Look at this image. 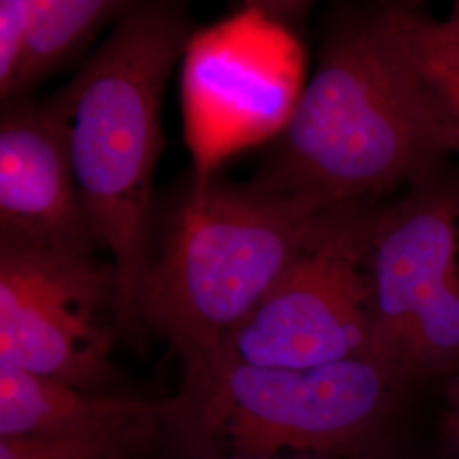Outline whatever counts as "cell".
Wrapping results in <instances>:
<instances>
[{
  "mask_svg": "<svg viewBox=\"0 0 459 459\" xmlns=\"http://www.w3.org/2000/svg\"><path fill=\"white\" fill-rule=\"evenodd\" d=\"M449 150L390 4L349 7L328 22L315 74L250 184L337 208L426 181Z\"/></svg>",
  "mask_w": 459,
  "mask_h": 459,
  "instance_id": "cell-1",
  "label": "cell"
},
{
  "mask_svg": "<svg viewBox=\"0 0 459 459\" xmlns=\"http://www.w3.org/2000/svg\"><path fill=\"white\" fill-rule=\"evenodd\" d=\"M191 36L181 2H132L48 102L62 116L83 213L113 255L116 332H125L150 261L153 176L165 85Z\"/></svg>",
  "mask_w": 459,
  "mask_h": 459,
  "instance_id": "cell-2",
  "label": "cell"
},
{
  "mask_svg": "<svg viewBox=\"0 0 459 459\" xmlns=\"http://www.w3.org/2000/svg\"><path fill=\"white\" fill-rule=\"evenodd\" d=\"M330 210L250 182H199L150 257L123 333L159 335L184 371L213 359L310 246Z\"/></svg>",
  "mask_w": 459,
  "mask_h": 459,
  "instance_id": "cell-3",
  "label": "cell"
},
{
  "mask_svg": "<svg viewBox=\"0 0 459 459\" xmlns=\"http://www.w3.org/2000/svg\"><path fill=\"white\" fill-rule=\"evenodd\" d=\"M398 379L371 358L290 369L213 359L184 371L169 443L186 458L276 459L282 451L359 458Z\"/></svg>",
  "mask_w": 459,
  "mask_h": 459,
  "instance_id": "cell-4",
  "label": "cell"
},
{
  "mask_svg": "<svg viewBox=\"0 0 459 459\" xmlns=\"http://www.w3.org/2000/svg\"><path fill=\"white\" fill-rule=\"evenodd\" d=\"M371 359L398 383L459 362V195L419 182L377 213L366 259Z\"/></svg>",
  "mask_w": 459,
  "mask_h": 459,
  "instance_id": "cell-5",
  "label": "cell"
},
{
  "mask_svg": "<svg viewBox=\"0 0 459 459\" xmlns=\"http://www.w3.org/2000/svg\"><path fill=\"white\" fill-rule=\"evenodd\" d=\"M377 218L359 201L330 210L310 246L230 332L213 359L305 369L371 358L366 259Z\"/></svg>",
  "mask_w": 459,
  "mask_h": 459,
  "instance_id": "cell-6",
  "label": "cell"
},
{
  "mask_svg": "<svg viewBox=\"0 0 459 459\" xmlns=\"http://www.w3.org/2000/svg\"><path fill=\"white\" fill-rule=\"evenodd\" d=\"M113 264L94 252L0 244V364L89 394H128L111 361Z\"/></svg>",
  "mask_w": 459,
  "mask_h": 459,
  "instance_id": "cell-7",
  "label": "cell"
},
{
  "mask_svg": "<svg viewBox=\"0 0 459 459\" xmlns=\"http://www.w3.org/2000/svg\"><path fill=\"white\" fill-rule=\"evenodd\" d=\"M0 244L94 250L62 116L16 99L0 115Z\"/></svg>",
  "mask_w": 459,
  "mask_h": 459,
  "instance_id": "cell-8",
  "label": "cell"
},
{
  "mask_svg": "<svg viewBox=\"0 0 459 459\" xmlns=\"http://www.w3.org/2000/svg\"><path fill=\"white\" fill-rule=\"evenodd\" d=\"M172 419V396L143 400L133 394H89L0 364V439L157 430L169 441Z\"/></svg>",
  "mask_w": 459,
  "mask_h": 459,
  "instance_id": "cell-9",
  "label": "cell"
},
{
  "mask_svg": "<svg viewBox=\"0 0 459 459\" xmlns=\"http://www.w3.org/2000/svg\"><path fill=\"white\" fill-rule=\"evenodd\" d=\"M130 5L132 2L119 0H31L26 48L11 100L28 98L34 85L70 60L106 22L116 21Z\"/></svg>",
  "mask_w": 459,
  "mask_h": 459,
  "instance_id": "cell-10",
  "label": "cell"
},
{
  "mask_svg": "<svg viewBox=\"0 0 459 459\" xmlns=\"http://www.w3.org/2000/svg\"><path fill=\"white\" fill-rule=\"evenodd\" d=\"M415 75L459 152V24L436 21L415 5L390 4Z\"/></svg>",
  "mask_w": 459,
  "mask_h": 459,
  "instance_id": "cell-11",
  "label": "cell"
},
{
  "mask_svg": "<svg viewBox=\"0 0 459 459\" xmlns=\"http://www.w3.org/2000/svg\"><path fill=\"white\" fill-rule=\"evenodd\" d=\"M167 439L157 430H102L56 437L0 439V459H115L134 456Z\"/></svg>",
  "mask_w": 459,
  "mask_h": 459,
  "instance_id": "cell-12",
  "label": "cell"
},
{
  "mask_svg": "<svg viewBox=\"0 0 459 459\" xmlns=\"http://www.w3.org/2000/svg\"><path fill=\"white\" fill-rule=\"evenodd\" d=\"M31 0H0V99L14 96L17 75L26 48Z\"/></svg>",
  "mask_w": 459,
  "mask_h": 459,
  "instance_id": "cell-13",
  "label": "cell"
},
{
  "mask_svg": "<svg viewBox=\"0 0 459 459\" xmlns=\"http://www.w3.org/2000/svg\"><path fill=\"white\" fill-rule=\"evenodd\" d=\"M446 434L449 436L451 443L455 444L459 453V385L451 396V405L446 415Z\"/></svg>",
  "mask_w": 459,
  "mask_h": 459,
  "instance_id": "cell-14",
  "label": "cell"
},
{
  "mask_svg": "<svg viewBox=\"0 0 459 459\" xmlns=\"http://www.w3.org/2000/svg\"><path fill=\"white\" fill-rule=\"evenodd\" d=\"M210 459H248V458H235V456H218V458ZM296 459H332V456H320V455H315V456H307V458H296Z\"/></svg>",
  "mask_w": 459,
  "mask_h": 459,
  "instance_id": "cell-15",
  "label": "cell"
},
{
  "mask_svg": "<svg viewBox=\"0 0 459 459\" xmlns=\"http://www.w3.org/2000/svg\"><path fill=\"white\" fill-rule=\"evenodd\" d=\"M453 22L459 24V2L455 5V11H453V16L449 17Z\"/></svg>",
  "mask_w": 459,
  "mask_h": 459,
  "instance_id": "cell-16",
  "label": "cell"
},
{
  "mask_svg": "<svg viewBox=\"0 0 459 459\" xmlns=\"http://www.w3.org/2000/svg\"><path fill=\"white\" fill-rule=\"evenodd\" d=\"M115 459H132V456H126V455H121V456H116Z\"/></svg>",
  "mask_w": 459,
  "mask_h": 459,
  "instance_id": "cell-17",
  "label": "cell"
},
{
  "mask_svg": "<svg viewBox=\"0 0 459 459\" xmlns=\"http://www.w3.org/2000/svg\"><path fill=\"white\" fill-rule=\"evenodd\" d=\"M356 459H371V458H366V456H359V458H356Z\"/></svg>",
  "mask_w": 459,
  "mask_h": 459,
  "instance_id": "cell-18",
  "label": "cell"
}]
</instances>
